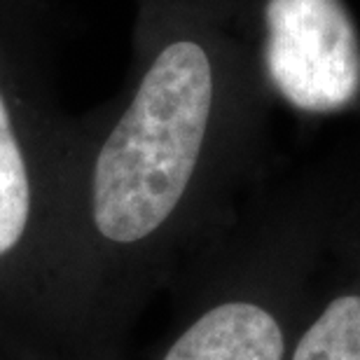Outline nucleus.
<instances>
[{"mask_svg": "<svg viewBox=\"0 0 360 360\" xmlns=\"http://www.w3.org/2000/svg\"><path fill=\"white\" fill-rule=\"evenodd\" d=\"M292 360H360V295L330 302L300 340Z\"/></svg>", "mask_w": 360, "mask_h": 360, "instance_id": "nucleus-4", "label": "nucleus"}, {"mask_svg": "<svg viewBox=\"0 0 360 360\" xmlns=\"http://www.w3.org/2000/svg\"><path fill=\"white\" fill-rule=\"evenodd\" d=\"M239 31L269 98L309 117L360 105V24L349 0H246Z\"/></svg>", "mask_w": 360, "mask_h": 360, "instance_id": "nucleus-2", "label": "nucleus"}, {"mask_svg": "<svg viewBox=\"0 0 360 360\" xmlns=\"http://www.w3.org/2000/svg\"><path fill=\"white\" fill-rule=\"evenodd\" d=\"M136 5L124 91L84 167L89 227L112 246L164 232L269 98L236 26L185 0Z\"/></svg>", "mask_w": 360, "mask_h": 360, "instance_id": "nucleus-1", "label": "nucleus"}, {"mask_svg": "<svg viewBox=\"0 0 360 360\" xmlns=\"http://www.w3.org/2000/svg\"><path fill=\"white\" fill-rule=\"evenodd\" d=\"M283 349V333L269 311L227 302L185 330L164 360H281Z\"/></svg>", "mask_w": 360, "mask_h": 360, "instance_id": "nucleus-3", "label": "nucleus"}, {"mask_svg": "<svg viewBox=\"0 0 360 360\" xmlns=\"http://www.w3.org/2000/svg\"><path fill=\"white\" fill-rule=\"evenodd\" d=\"M185 3H194L204 10L213 12L215 17H220L222 21L232 24L239 28L243 12H246V0H185Z\"/></svg>", "mask_w": 360, "mask_h": 360, "instance_id": "nucleus-5", "label": "nucleus"}]
</instances>
